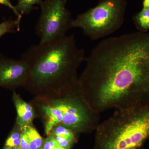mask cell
Segmentation results:
<instances>
[{"label": "cell", "instance_id": "15", "mask_svg": "<svg viewBox=\"0 0 149 149\" xmlns=\"http://www.w3.org/2000/svg\"><path fill=\"white\" fill-rule=\"evenodd\" d=\"M57 144V142L53 136H48V138L44 140L43 149H54Z\"/></svg>", "mask_w": 149, "mask_h": 149}, {"label": "cell", "instance_id": "12", "mask_svg": "<svg viewBox=\"0 0 149 149\" xmlns=\"http://www.w3.org/2000/svg\"><path fill=\"white\" fill-rule=\"evenodd\" d=\"M75 134L76 133L63 125H58L53 128L49 136L61 137L74 143L77 139Z\"/></svg>", "mask_w": 149, "mask_h": 149}, {"label": "cell", "instance_id": "9", "mask_svg": "<svg viewBox=\"0 0 149 149\" xmlns=\"http://www.w3.org/2000/svg\"><path fill=\"white\" fill-rule=\"evenodd\" d=\"M133 21L139 32H148L149 30V9L143 8L133 17Z\"/></svg>", "mask_w": 149, "mask_h": 149}, {"label": "cell", "instance_id": "17", "mask_svg": "<svg viewBox=\"0 0 149 149\" xmlns=\"http://www.w3.org/2000/svg\"><path fill=\"white\" fill-rule=\"evenodd\" d=\"M53 137L55 139L56 141H57L59 146L63 147V148H65L70 149L73 143L70 141L61 138V137H54V136H53Z\"/></svg>", "mask_w": 149, "mask_h": 149}, {"label": "cell", "instance_id": "22", "mask_svg": "<svg viewBox=\"0 0 149 149\" xmlns=\"http://www.w3.org/2000/svg\"><path fill=\"white\" fill-rule=\"evenodd\" d=\"M63 1H64V2L65 3H66L67 1L68 0H63Z\"/></svg>", "mask_w": 149, "mask_h": 149}, {"label": "cell", "instance_id": "14", "mask_svg": "<svg viewBox=\"0 0 149 149\" xmlns=\"http://www.w3.org/2000/svg\"><path fill=\"white\" fill-rule=\"evenodd\" d=\"M42 0H18L17 4L15 6L17 10L22 16L29 14L36 4L40 5Z\"/></svg>", "mask_w": 149, "mask_h": 149}, {"label": "cell", "instance_id": "4", "mask_svg": "<svg viewBox=\"0 0 149 149\" xmlns=\"http://www.w3.org/2000/svg\"><path fill=\"white\" fill-rule=\"evenodd\" d=\"M61 111V125L74 133H83L96 129L100 114L94 111L85 100L78 78L56 94L47 96Z\"/></svg>", "mask_w": 149, "mask_h": 149}, {"label": "cell", "instance_id": "10", "mask_svg": "<svg viewBox=\"0 0 149 149\" xmlns=\"http://www.w3.org/2000/svg\"><path fill=\"white\" fill-rule=\"evenodd\" d=\"M23 130L28 137L30 149H43L44 140L33 125L27 126Z\"/></svg>", "mask_w": 149, "mask_h": 149}, {"label": "cell", "instance_id": "7", "mask_svg": "<svg viewBox=\"0 0 149 149\" xmlns=\"http://www.w3.org/2000/svg\"><path fill=\"white\" fill-rule=\"evenodd\" d=\"M29 74V65L22 59L8 58L0 54V87L13 91L24 88Z\"/></svg>", "mask_w": 149, "mask_h": 149}, {"label": "cell", "instance_id": "1", "mask_svg": "<svg viewBox=\"0 0 149 149\" xmlns=\"http://www.w3.org/2000/svg\"><path fill=\"white\" fill-rule=\"evenodd\" d=\"M85 60L78 81L97 113L149 100V32L102 40Z\"/></svg>", "mask_w": 149, "mask_h": 149}, {"label": "cell", "instance_id": "18", "mask_svg": "<svg viewBox=\"0 0 149 149\" xmlns=\"http://www.w3.org/2000/svg\"><path fill=\"white\" fill-rule=\"evenodd\" d=\"M20 149H30L29 144L28 137L26 132L23 130L21 137V143Z\"/></svg>", "mask_w": 149, "mask_h": 149}, {"label": "cell", "instance_id": "8", "mask_svg": "<svg viewBox=\"0 0 149 149\" xmlns=\"http://www.w3.org/2000/svg\"><path fill=\"white\" fill-rule=\"evenodd\" d=\"M12 100L16 111V123L23 130L27 126L33 125V120L37 117V115L31 103L25 101L15 91H13Z\"/></svg>", "mask_w": 149, "mask_h": 149}, {"label": "cell", "instance_id": "11", "mask_svg": "<svg viewBox=\"0 0 149 149\" xmlns=\"http://www.w3.org/2000/svg\"><path fill=\"white\" fill-rule=\"evenodd\" d=\"M22 129L15 123L12 132L6 141V147L12 149H19L20 148L21 135L23 132Z\"/></svg>", "mask_w": 149, "mask_h": 149}, {"label": "cell", "instance_id": "23", "mask_svg": "<svg viewBox=\"0 0 149 149\" xmlns=\"http://www.w3.org/2000/svg\"></svg>", "mask_w": 149, "mask_h": 149}, {"label": "cell", "instance_id": "3", "mask_svg": "<svg viewBox=\"0 0 149 149\" xmlns=\"http://www.w3.org/2000/svg\"><path fill=\"white\" fill-rule=\"evenodd\" d=\"M96 130L95 149H139L149 137V101L116 109Z\"/></svg>", "mask_w": 149, "mask_h": 149}, {"label": "cell", "instance_id": "5", "mask_svg": "<svg viewBox=\"0 0 149 149\" xmlns=\"http://www.w3.org/2000/svg\"><path fill=\"white\" fill-rule=\"evenodd\" d=\"M125 0H101L97 5L79 15L72 22L91 40H97L116 32L123 24Z\"/></svg>", "mask_w": 149, "mask_h": 149}, {"label": "cell", "instance_id": "21", "mask_svg": "<svg viewBox=\"0 0 149 149\" xmlns=\"http://www.w3.org/2000/svg\"><path fill=\"white\" fill-rule=\"evenodd\" d=\"M4 149H12L11 148H9V147H5V148Z\"/></svg>", "mask_w": 149, "mask_h": 149}, {"label": "cell", "instance_id": "13", "mask_svg": "<svg viewBox=\"0 0 149 149\" xmlns=\"http://www.w3.org/2000/svg\"><path fill=\"white\" fill-rule=\"evenodd\" d=\"M20 19H9L0 23V38L7 33H14L20 29Z\"/></svg>", "mask_w": 149, "mask_h": 149}, {"label": "cell", "instance_id": "16", "mask_svg": "<svg viewBox=\"0 0 149 149\" xmlns=\"http://www.w3.org/2000/svg\"><path fill=\"white\" fill-rule=\"evenodd\" d=\"M0 5L6 6L10 9L16 15L17 18L21 20L22 16L17 10L15 6H14L10 2V0H0Z\"/></svg>", "mask_w": 149, "mask_h": 149}, {"label": "cell", "instance_id": "20", "mask_svg": "<svg viewBox=\"0 0 149 149\" xmlns=\"http://www.w3.org/2000/svg\"><path fill=\"white\" fill-rule=\"evenodd\" d=\"M54 149H67L66 148H63L61 146H59V145L58 143L56 145V146L54 148Z\"/></svg>", "mask_w": 149, "mask_h": 149}, {"label": "cell", "instance_id": "2", "mask_svg": "<svg viewBox=\"0 0 149 149\" xmlns=\"http://www.w3.org/2000/svg\"><path fill=\"white\" fill-rule=\"evenodd\" d=\"M22 59L30 68L24 88L35 97L54 95L77 80V70L85 60L84 50L77 47L72 35L32 46Z\"/></svg>", "mask_w": 149, "mask_h": 149}, {"label": "cell", "instance_id": "19", "mask_svg": "<svg viewBox=\"0 0 149 149\" xmlns=\"http://www.w3.org/2000/svg\"><path fill=\"white\" fill-rule=\"evenodd\" d=\"M142 5L143 8L149 9V0H143Z\"/></svg>", "mask_w": 149, "mask_h": 149}, {"label": "cell", "instance_id": "6", "mask_svg": "<svg viewBox=\"0 0 149 149\" xmlns=\"http://www.w3.org/2000/svg\"><path fill=\"white\" fill-rule=\"evenodd\" d=\"M63 0H44L40 4L41 14L36 26L40 43L51 42L66 35L73 19Z\"/></svg>", "mask_w": 149, "mask_h": 149}]
</instances>
